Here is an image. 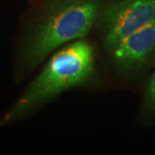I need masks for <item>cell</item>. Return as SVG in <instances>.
Segmentation results:
<instances>
[{"label":"cell","instance_id":"obj_1","mask_svg":"<svg viewBox=\"0 0 155 155\" xmlns=\"http://www.w3.org/2000/svg\"><path fill=\"white\" fill-rule=\"evenodd\" d=\"M95 54L79 39L58 50L1 120L0 127L15 121L54 99L65 91L88 83L93 77Z\"/></svg>","mask_w":155,"mask_h":155},{"label":"cell","instance_id":"obj_2","mask_svg":"<svg viewBox=\"0 0 155 155\" xmlns=\"http://www.w3.org/2000/svg\"><path fill=\"white\" fill-rule=\"evenodd\" d=\"M100 13L97 0H79L48 12L29 34L22 48V62L33 69L63 45L86 36Z\"/></svg>","mask_w":155,"mask_h":155},{"label":"cell","instance_id":"obj_3","mask_svg":"<svg viewBox=\"0 0 155 155\" xmlns=\"http://www.w3.org/2000/svg\"><path fill=\"white\" fill-rule=\"evenodd\" d=\"M155 19V0H118L100 12L104 44L111 52L122 39Z\"/></svg>","mask_w":155,"mask_h":155},{"label":"cell","instance_id":"obj_4","mask_svg":"<svg viewBox=\"0 0 155 155\" xmlns=\"http://www.w3.org/2000/svg\"><path fill=\"white\" fill-rule=\"evenodd\" d=\"M155 51V19L123 38L111 51L112 60L123 72L144 66Z\"/></svg>","mask_w":155,"mask_h":155},{"label":"cell","instance_id":"obj_5","mask_svg":"<svg viewBox=\"0 0 155 155\" xmlns=\"http://www.w3.org/2000/svg\"><path fill=\"white\" fill-rule=\"evenodd\" d=\"M144 105L147 110L155 115V69L145 89Z\"/></svg>","mask_w":155,"mask_h":155},{"label":"cell","instance_id":"obj_6","mask_svg":"<svg viewBox=\"0 0 155 155\" xmlns=\"http://www.w3.org/2000/svg\"><path fill=\"white\" fill-rule=\"evenodd\" d=\"M78 1H79V0H46L45 8H46V11L48 13V12L55 11L57 9L71 5L72 3H75Z\"/></svg>","mask_w":155,"mask_h":155}]
</instances>
